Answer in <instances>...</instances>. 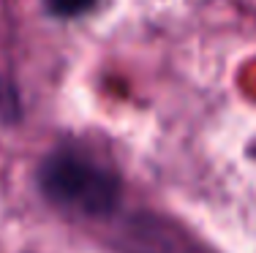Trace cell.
I'll return each instance as SVG.
<instances>
[{"label": "cell", "instance_id": "obj_1", "mask_svg": "<svg viewBox=\"0 0 256 253\" xmlns=\"http://www.w3.org/2000/svg\"><path fill=\"white\" fill-rule=\"evenodd\" d=\"M38 183L50 202L82 215H106L123 196L118 174L82 150H54L41 164Z\"/></svg>", "mask_w": 256, "mask_h": 253}, {"label": "cell", "instance_id": "obj_2", "mask_svg": "<svg viewBox=\"0 0 256 253\" xmlns=\"http://www.w3.org/2000/svg\"><path fill=\"white\" fill-rule=\"evenodd\" d=\"M44 3L58 16H79L93 5V0H44Z\"/></svg>", "mask_w": 256, "mask_h": 253}]
</instances>
